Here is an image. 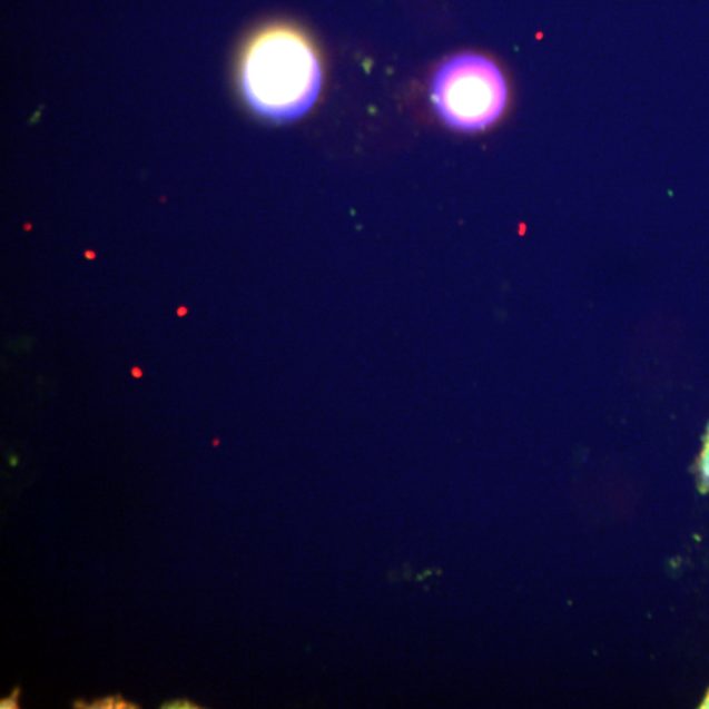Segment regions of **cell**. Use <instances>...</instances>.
Segmentation results:
<instances>
[{
  "label": "cell",
  "mask_w": 709,
  "mask_h": 709,
  "mask_svg": "<svg viewBox=\"0 0 709 709\" xmlns=\"http://www.w3.org/2000/svg\"><path fill=\"white\" fill-rule=\"evenodd\" d=\"M19 697H20V690L14 689L10 698H6L2 700V703H0V708L2 709L19 708Z\"/></svg>",
  "instance_id": "4"
},
{
  "label": "cell",
  "mask_w": 709,
  "mask_h": 709,
  "mask_svg": "<svg viewBox=\"0 0 709 709\" xmlns=\"http://www.w3.org/2000/svg\"><path fill=\"white\" fill-rule=\"evenodd\" d=\"M698 473L700 479V485L705 491H709V431L706 437L703 451L698 462Z\"/></svg>",
  "instance_id": "3"
},
{
  "label": "cell",
  "mask_w": 709,
  "mask_h": 709,
  "mask_svg": "<svg viewBox=\"0 0 709 709\" xmlns=\"http://www.w3.org/2000/svg\"><path fill=\"white\" fill-rule=\"evenodd\" d=\"M239 80L255 112L275 121H294L316 105L323 68L316 47L302 29L277 23L248 40Z\"/></svg>",
  "instance_id": "1"
},
{
  "label": "cell",
  "mask_w": 709,
  "mask_h": 709,
  "mask_svg": "<svg viewBox=\"0 0 709 709\" xmlns=\"http://www.w3.org/2000/svg\"><path fill=\"white\" fill-rule=\"evenodd\" d=\"M441 119L462 131H481L499 121L508 107L509 87L499 65L477 53L445 60L431 82Z\"/></svg>",
  "instance_id": "2"
},
{
  "label": "cell",
  "mask_w": 709,
  "mask_h": 709,
  "mask_svg": "<svg viewBox=\"0 0 709 709\" xmlns=\"http://www.w3.org/2000/svg\"><path fill=\"white\" fill-rule=\"evenodd\" d=\"M163 708L165 709H194V708H200L197 707L196 705L193 703V701H188V700H175L171 701V703H166L163 706Z\"/></svg>",
  "instance_id": "5"
},
{
  "label": "cell",
  "mask_w": 709,
  "mask_h": 709,
  "mask_svg": "<svg viewBox=\"0 0 709 709\" xmlns=\"http://www.w3.org/2000/svg\"><path fill=\"white\" fill-rule=\"evenodd\" d=\"M701 707H703V708H709V693H708L707 699L705 700L703 706H701Z\"/></svg>",
  "instance_id": "6"
}]
</instances>
